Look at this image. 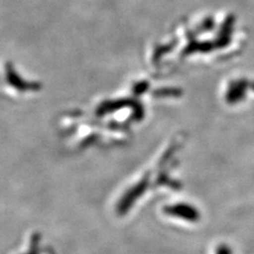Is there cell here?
<instances>
[{
  "label": "cell",
  "instance_id": "6da1fadb",
  "mask_svg": "<svg viewBox=\"0 0 254 254\" xmlns=\"http://www.w3.org/2000/svg\"><path fill=\"white\" fill-rule=\"evenodd\" d=\"M250 89V81L245 78L236 79L230 84L227 90L226 99L230 104H236V103L242 102L246 95H247V90Z\"/></svg>",
  "mask_w": 254,
  "mask_h": 254
},
{
  "label": "cell",
  "instance_id": "7a4b0ae2",
  "mask_svg": "<svg viewBox=\"0 0 254 254\" xmlns=\"http://www.w3.org/2000/svg\"><path fill=\"white\" fill-rule=\"evenodd\" d=\"M250 89L254 90V81H250Z\"/></svg>",
  "mask_w": 254,
  "mask_h": 254
}]
</instances>
